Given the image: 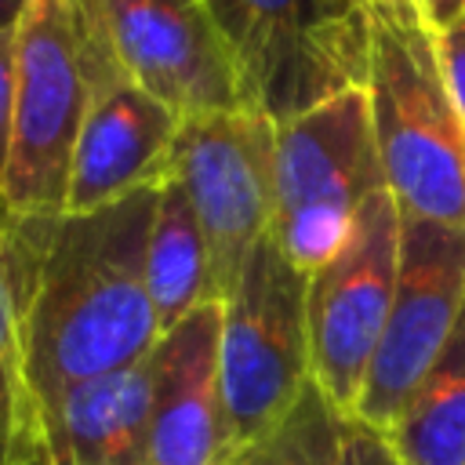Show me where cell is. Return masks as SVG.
<instances>
[{
    "mask_svg": "<svg viewBox=\"0 0 465 465\" xmlns=\"http://www.w3.org/2000/svg\"><path fill=\"white\" fill-rule=\"evenodd\" d=\"M156 189L40 225L22 287L25 378L40 414L76 381L153 352L160 320L145 280Z\"/></svg>",
    "mask_w": 465,
    "mask_h": 465,
    "instance_id": "obj_1",
    "label": "cell"
},
{
    "mask_svg": "<svg viewBox=\"0 0 465 465\" xmlns=\"http://www.w3.org/2000/svg\"><path fill=\"white\" fill-rule=\"evenodd\" d=\"M360 87L400 211L465 229V116L418 0H363Z\"/></svg>",
    "mask_w": 465,
    "mask_h": 465,
    "instance_id": "obj_2",
    "label": "cell"
},
{
    "mask_svg": "<svg viewBox=\"0 0 465 465\" xmlns=\"http://www.w3.org/2000/svg\"><path fill=\"white\" fill-rule=\"evenodd\" d=\"M87 98L91 69L76 0H25L15 25V113L4 174L11 222L65 211Z\"/></svg>",
    "mask_w": 465,
    "mask_h": 465,
    "instance_id": "obj_3",
    "label": "cell"
},
{
    "mask_svg": "<svg viewBox=\"0 0 465 465\" xmlns=\"http://www.w3.org/2000/svg\"><path fill=\"white\" fill-rule=\"evenodd\" d=\"M385 185L363 87H345L276 124L272 240L312 276L352 232L360 203Z\"/></svg>",
    "mask_w": 465,
    "mask_h": 465,
    "instance_id": "obj_4",
    "label": "cell"
},
{
    "mask_svg": "<svg viewBox=\"0 0 465 465\" xmlns=\"http://www.w3.org/2000/svg\"><path fill=\"white\" fill-rule=\"evenodd\" d=\"M309 276L262 236L222 302V396L232 450L272 429L312 381Z\"/></svg>",
    "mask_w": 465,
    "mask_h": 465,
    "instance_id": "obj_5",
    "label": "cell"
},
{
    "mask_svg": "<svg viewBox=\"0 0 465 465\" xmlns=\"http://www.w3.org/2000/svg\"><path fill=\"white\" fill-rule=\"evenodd\" d=\"M251 109L276 124L363 84V7L341 0H207Z\"/></svg>",
    "mask_w": 465,
    "mask_h": 465,
    "instance_id": "obj_6",
    "label": "cell"
},
{
    "mask_svg": "<svg viewBox=\"0 0 465 465\" xmlns=\"http://www.w3.org/2000/svg\"><path fill=\"white\" fill-rule=\"evenodd\" d=\"M403 211L389 189L371 193L341 251L309 276V367L323 396L356 414L371 360L378 352L400 272Z\"/></svg>",
    "mask_w": 465,
    "mask_h": 465,
    "instance_id": "obj_7",
    "label": "cell"
},
{
    "mask_svg": "<svg viewBox=\"0 0 465 465\" xmlns=\"http://www.w3.org/2000/svg\"><path fill=\"white\" fill-rule=\"evenodd\" d=\"M84 36L182 120L251 109L207 0H76Z\"/></svg>",
    "mask_w": 465,
    "mask_h": 465,
    "instance_id": "obj_8",
    "label": "cell"
},
{
    "mask_svg": "<svg viewBox=\"0 0 465 465\" xmlns=\"http://www.w3.org/2000/svg\"><path fill=\"white\" fill-rule=\"evenodd\" d=\"M174 178L182 182L203 229L214 298L225 302L254 243L272 232L276 120L262 109L182 120L174 142Z\"/></svg>",
    "mask_w": 465,
    "mask_h": 465,
    "instance_id": "obj_9",
    "label": "cell"
},
{
    "mask_svg": "<svg viewBox=\"0 0 465 465\" xmlns=\"http://www.w3.org/2000/svg\"><path fill=\"white\" fill-rule=\"evenodd\" d=\"M465 309V229L403 214L392 309L371 360L356 414L389 432L443 352Z\"/></svg>",
    "mask_w": 465,
    "mask_h": 465,
    "instance_id": "obj_10",
    "label": "cell"
},
{
    "mask_svg": "<svg viewBox=\"0 0 465 465\" xmlns=\"http://www.w3.org/2000/svg\"><path fill=\"white\" fill-rule=\"evenodd\" d=\"M91 98L76 138L62 214H87L127 196L160 189L174 174L182 116L131 84L87 36Z\"/></svg>",
    "mask_w": 465,
    "mask_h": 465,
    "instance_id": "obj_11",
    "label": "cell"
},
{
    "mask_svg": "<svg viewBox=\"0 0 465 465\" xmlns=\"http://www.w3.org/2000/svg\"><path fill=\"white\" fill-rule=\"evenodd\" d=\"M156 414L145 465H225L232 454L222 396V302H203L149 352Z\"/></svg>",
    "mask_w": 465,
    "mask_h": 465,
    "instance_id": "obj_12",
    "label": "cell"
},
{
    "mask_svg": "<svg viewBox=\"0 0 465 465\" xmlns=\"http://www.w3.org/2000/svg\"><path fill=\"white\" fill-rule=\"evenodd\" d=\"M156 414V371L142 356L65 389L44 414L47 465H145Z\"/></svg>",
    "mask_w": 465,
    "mask_h": 465,
    "instance_id": "obj_13",
    "label": "cell"
},
{
    "mask_svg": "<svg viewBox=\"0 0 465 465\" xmlns=\"http://www.w3.org/2000/svg\"><path fill=\"white\" fill-rule=\"evenodd\" d=\"M44 222L47 218L11 222V240L0 254V465H47L40 407L33 400L22 352V287Z\"/></svg>",
    "mask_w": 465,
    "mask_h": 465,
    "instance_id": "obj_14",
    "label": "cell"
},
{
    "mask_svg": "<svg viewBox=\"0 0 465 465\" xmlns=\"http://www.w3.org/2000/svg\"><path fill=\"white\" fill-rule=\"evenodd\" d=\"M145 280H149V294L156 305L160 334L171 331L174 323H182L203 302H218L203 229H200L196 211L174 174L156 189Z\"/></svg>",
    "mask_w": 465,
    "mask_h": 465,
    "instance_id": "obj_15",
    "label": "cell"
},
{
    "mask_svg": "<svg viewBox=\"0 0 465 465\" xmlns=\"http://www.w3.org/2000/svg\"><path fill=\"white\" fill-rule=\"evenodd\" d=\"M389 440L403 465H465V309Z\"/></svg>",
    "mask_w": 465,
    "mask_h": 465,
    "instance_id": "obj_16",
    "label": "cell"
},
{
    "mask_svg": "<svg viewBox=\"0 0 465 465\" xmlns=\"http://www.w3.org/2000/svg\"><path fill=\"white\" fill-rule=\"evenodd\" d=\"M345 418L316 381L305 385L298 403L262 436L236 447L225 465H334Z\"/></svg>",
    "mask_w": 465,
    "mask_h": 465,
    "instance_id": "obj_17",
    "label": "cell"
},
{
    "mask_svg": "<svg viewBox=\"0 0 465 465\" xmlns=\"http://www.w3.org/2000/svg\"><path fill=\"white\" fill-rule=\"evenodd\" d=\"M334 465H403V461H400L389 432H381L360 418H345Z\"/></svg>",
    "mask_w": 465,
    "mask_h": 465,
    "instance_id": "obj_18",
    "label": "cell"
},
{
    "mask_svg": "<svg viewBox=\"0 0 465 465\" xmlns=\"http://www.w3.org/2000/svg\"><path fill=\"white\" fill-rule=\"evenodd\" d=\"M11 113H15V25L0 29V211L4 214H7L4 174H7V153H11Z\"/></svg>",
    "mask_w": 465,
    "mask_h": 465,
    "instance_id": "obj_19",
    "label": "cell"
},
{
    "mask_svg": "<svg viewBox=\"0 0 465 465\" xmlns=\"http://www.w3.org/2000/svg\"><path fill=\"white\" fill-rule=\"evenodd\" d=\"M440 51H443V65H447L454 98L465 116V15L458 22H450L447 29H440Z\"/></svg>",
    "mask_w": 465,
    "mask_h": 465,
    "instance_id": "obj_20",
    "label": "cell"
},
{
    "mask_svg": "<svg viewBox=\"0 0 465 465\" xmlns=\"http://www.w3.org/2000/svg\"><path fill=\"white\" fill-rule=\"evenodd\" d=\"M418 4L436 29H447L450 22H458L465 15V0H418Z\"/></svg>",
    "mask_w": 465,
    "mask_h": 465,
    "instance_id": "obj_21",
    "label": "cell"
},
{
    "mask_svg": "<svg viewBox=\"0 0 465 465\" xmlns=\"http://www.w3.org/2000/svg\"><path fill=\"white\" fill-rule=\"evenodd\" d=\"M22 7H25V0H0V29H11V25H18V18H22Z\"/></svg>",
    "mask_w": 465,
    "mask_h": 465,
    "instance_id": "obj_22",
    "label": "cell"
},
{
    "mask_svg": "<svg viewBox=\"0 0 465 465\" xmlns=\"http://www.w3.org/2000/svg\"><path fill=\"white\" fill-rule=\"evenodd\" d=\"M7 240H11V222H7V214L0 211V254L7 251Z\"/></svg>",
    "mask_w": 465,
    "mask_h": 465,
    "instance_id": "obj_23",
    "label": "cell"
},
{
    "mask_svg": "<svg viewBox=\"0 0 465 465\" xmlns=\"http://www.w3.org/2000/svg\"><path fill=\"white\" fill-rule=\"evenodd\" d=\"M341 4H345V7H352V11H360V7H363V0H341Z\"/></svg>",
    "mask_w": 465,
    "mask_h": 465,
    "instance_id": "obj_24",
    "label": "cell"
}]
</instances>
